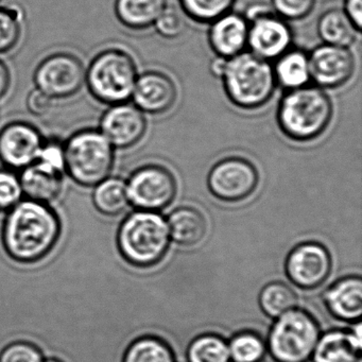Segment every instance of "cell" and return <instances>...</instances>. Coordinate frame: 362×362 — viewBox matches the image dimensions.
<instances>
[{
	"label": "cell",
	"instance_id": "cell-21",
	"mask_svg": "<svg viewBox=\"0 0 362 362\" xmlns=\"http://www.w3.org/2000/svg\"><path fill=\"white\" fill-rule=\"evenodd\" d=\"M168 6V0H116L115 16L130 30L143 31L153 27Z\"/></svg>",
	"mask_w": 362,
	"mask_h": 362
},
{
	"label": "cell",
	"instance_id": "cell-34",
	"mask_svg": "<svg viewBox=\"0 0 362 362\" xmlns=\"http://www.w3.org/2000/svg\"><path fill=\"white\" fill-rule=\"evenodd\" d=\"M273 10L287 22H298L310 16L315 0H271Z\"/></svg>",
	"mask_w": 362,
	"mask_h": 362
},
{
	"label": "cell",
	"instance_id": "cell-40",
	"mask_svg": "<svg viewBox=\"0 0 362 362\" xmlns=\"http://www.w3.org/2000/svg\"><path fill=\"white\" fill-rule=\"evenodd\" d=\"M226 59H222L219 58V57H216L215 60H214L211 64V74H213V75H215L216 77H221L222 71H223L224 65H226Z\"/></svg>",
	"mask_w": 362,
	"mask_h": 362
},
{
	"label": "cell",
	"instance_id": "cell-28",
	"mask_svg": "<svg viewBox=\"0 0 362 362\" xmlns=\"http://www.w3.org/2000/svg\"><path fill=\"white\" fill-rule=\"evenodd\" d=\"M298 298L296 292L281 281L264 286L259 294V305L268 317H281L284 313L296 308Z\"/></svg>",
	"mask_w": 362,
	"mask_h": 362
},
{
	"label": "cell",
	"instance_id": "cell-31",
	"mask_svg": "<svg viewBox=\"0 0 362 362\" xmlns=\"http://www.w3.org/2000/svg\"><path fill=\"white\" fill-rule=\"evenodd\" d=\"M22 35L20 12L13 8H0V54H9L16 49Z\"/></svg>",
	"mask_w": 362,
	"mask_h": 362
},
{
	"label": "cell",
	"instance_id": "cell-26",
	"mask_svg": "<svg viewBox=\"0 0 362 362\" xmlns=\"http://www.w3.org/2000/svg\"><path fill=\"white\" fill-rule=\"evenodd\" d=\"M124 362H175V357L162 339L146 336L131 343L124 353Z\"/></svg>",
	"mask_w": 362,
	"mask_h": 362
},
{
	"label": "cell",
	"instance_id": "cell-4",
	"mask_svg": "<svg viewBox=\"0 0 362 362\" xmlns=\"http://www.w3.org/2000/svg\"><path fill=\"white\" fill-rule=\"evenodd\" d=\"M117 243L129 264L139 268L154 266L164 257L170 243L167 220L158 211L136 209L122 221Z\"/></svg>",
	"mask_w": 362,
	"mask_h": 362
},
{
	"label": "cell",
	"instance_id": "cell-33",
	"mask_svg": "<svg viewBox=\"0 0 362 362\" xmlns=\"http://www.w3.org/2000/svg\"><path fill=\"white\" fill-rule=\"evenodd\" d=\"M35 163L48 170L65 175L64 141L56 137L44 139Z\"/></svg>",
	"mask_w": 362,
	"mask_h": 362
},
{
	"label": "cell",
	"instance_id": "cell-27",
	"mask_svg": "<svg viewBox=\"0 0 362 362\" xmlns=\"http://www.w3.org/2000/svg\"><path fill=\"white\" fill-rule=\"evenodd\" d=\"M187 359L188 362H230L228 343L218 334H201L188 346Z\"/></svg>",
	"mask_w": 362,
	"mask_h": 362
},
{
	"label": "cell",
	"instance_id": "cell-8",
	"mask_svg": "<svg viewBox=\"0 0 362 362\" xmlns=\"http://www.w3.org/2000/svg\"><path fill=\"white\" fill-rule=\"evenodd\" d=\"M126 184L130 204L143 211H162L173 202L177 194V179L162 165L139 167L126 180Z\"/></svg>",
	"mask_w": 362,
	"mask_h": 362
},
{
	"label": "cell",
	"instance_id": "cell-1",
	"mask_svg": "<svg viewBox=\"0 0 362 362\" xmlns=\"http://www.w3.org/2000/svg\"><path fill=\"white\" fill-rule=\"evenodd\" d=\"M60 234V218L50 205L24 198L7 213L4 247L16 262L33 264L54 250Z\"/></svg>",
	"mask_w": 362,
	"mask_h": 362
},
{
	"label": "cell",
	"instance_id": "cell-18",
	"mask_svg": "<svg viewBox=\"0 0 362 362\" xmlns=\"http://www.w3.org/2000/svg\"><path fill=\"white\" fill-rule=\"evenodd\" d=\"M361 324L353 330L334 329L320 336L313 362H358L361 354Z\"/></svg>",
	"mask_w": 362,
	"mask_h": 362
},
{
	"label": "cell",
	"instance_id": "cell-12",
	"mask_svg": "<svg viewBox=\"0 0 362 362\" xmlns=\"http://www.w3.org/2000/svg\"><path fill=\"white\" fill-rule=\"evenodd\" d=\"M44 139L29 122H9L0 130V162L5 168L21 173L35 164Z\"/></svg>",
	"mask_w": 362,
	"mask_h": 362
},
{
	"label": "cell",
	"instance_id": "cell-5",
	"mask_svg": "<svg viewBox=\"0 0 362 362\" xmlns=\"http://www.w3.org/2000/svg\"><path fill=\"white\" fill-rule=\"evenodd\" d=\"M65 175L84 188H93L113 173L115 151L99 129L86 128L64 141Z\"/></svg>",
	"mask_w": 362,
	"mask_h": 362
},
{
	"label": "cell",
	"instance_id": "cell-19",
	"mask_svg": "<svg viewBox=\"0 0 362 362\" xmlns=\"http://www.w3.org/2000/svg\"><path fill=\"white\" fill-rule=\"evenodd\" d=\"M326 307L337 319L359 322L362 315V281L359 276L340 279L326 291Z\"/></svg>",
	"mask_w": 362,
	"mask_h": 362
},
{
	"label": "cell",
	"instance_id": "cell-3",
	"mask_svg": "<svg viewBox=\"0 0 362 362\" xmlns=\"http://www.w3.org/2000/svg\"><path fill=\"white\" fill-rule=\"evenodd\" d=\"M220 79L230 103L245 111L264 107L277 86L270 62L247 52L226 60Z\"/></svg>",
	"mask_w": 362,
	"mask_h": 362
},
{
	"label": "cell",
	"instance_id": "cell-30",
	"mask_svg": "<svg viewBox=\"0 0 362 362\" xmlns=\"http://www.w3.org/2000/svg\"><path fill=\"white\" fill-rule=\"evenodd\" d=\"M230 361L260 362L267 351V344L259 334L241 332L235 334L228 343Z\"/></svg>",
	"mask_w": 362,
	"mask_h": 362
},
{
	"label": "cell",
	"instance_id": "cell-2",
	"mask_svg": "<svg viewBox=\"0 0 362 362\" xmlns=\"http://www.w3.org/2000/svg\"><path fill=\"white\" fill-rule=\"evenodd\" d=\"M334 116L329 95L319 86H308L286 90L279 103L276 122L290 141L309 143L321 137Z\"/></svg>",
	"mask_w": 362,
	"mask_h": 362
},
{
	"label": "cell",
	"instance_id": "cell-32",
	"mask_svg": "<svg viewBox=\"0 0 362 362\" xmlns=\"http://www.w3.org/2000/svg\"><path fill=\"white\" fill-rule=\"evenodd\" d=\"M23 199L20 175L11 169H0V213H8Z\"/></svg>",
	"mask_w": 362,
	"mask_h": 362
},
{
	"label": "cell",
	"instance_id": "cell-11",
	"mask_svg": "<svg viewBox=\"0 0 362 362\" xmlns=\"http://www.w3.org/2000/svg\"><path fill=\"white\" fill-rule=\"evenodd\" d=\"M249 22L247 47L264 60H275L291 48L293 33L287 21L264 6H253L247 16Z\"/></svg>",
	"mask_w": 362,
	"mask_h": 362
},
{
	"label": "cell",
	"instance_id": "cell-16",
	"mask_svg": "<svg viewBox=\"0 0 362 362\" xmlns=\"http://www.w3.org/2000/svg\"><path fill=\"white\" fill-rule=\"evenodd\" d=\"M131 99L143 113L162 115L177 103V84L162 71H145L137 77Z\"/></svg>",
	"mask_w": 362,
	"mask_h": 362
},
{
	"label": "cell",
	"instance_id": "cell-10",
	"mask_svg": "<svg viewBox=\"0 0 362 362\" xmlns=\"http://www.w3.org/2000/svg\"><path fill=\"white\" fill-rule=\"evenodd\" d=\"M259 181L255 165L241 156H228L218 160L206 177L211 196L228 203L241 202L251 197Z\"/></svg>",
	"mask_w": 362,
	"mask_h": 362
},
{
	"label": "cell",
	"instance_id": "cell-6",
	"mask_svg": "<svg viewBox=\"0 0 362 362\" xmlns=\"http://www.w3.org/2000/svg\"><path fill=\"white\" fill-rule=\"evenodd\" d=\"M137 77L134 59L119 48L99 52L86 69L88 93L107 107L130 101Z\"/></svg>",
	"mask_w": 362,
	"mask_h": 362
},
{
	"label": "cell",
	"instance_id": "cell-7",
	"mask_svg": "<svg viewBox=\"0 0 362 362\" xmlns=\"http://www.w3.org/2000/svg\"><path fill=\"white\" fill-rule=\"evenodd\" d=\"M321 332L315 317L293 308L276 317L269 334L267 349L276 362H307Z\"/></svg>",
	"mask_w": 362,
	"mask_h": 362
},
{
	"label": "cell",
	"instance_id": "cell-39",
	"mask_svg": "<svg viewBox=\"0 0 362 362\" xmlns=\"http://www.w3.org/2000/svg\"><path fill=\"white\" fill-rule=\"evenodd\" d=\"M11 86V73L4 61L0 60V99H3L9 92Z\"/></svg>",
	"mask_w": 362,
	"mask_h": 362
},
{
	"label": "cell",
	"instance_id": "cell-38",
	"mask_svg": "<svg viewBox=\"0 0 362 362\" xmlns=\"http://www.w3.org/2000/svg\"><path fill=\"white\" fill-rule=\"evenodd\" d=\"M344 13L360 33L362 28V0H344Z\"/></svg>",
	"mask_w": 362,
	"mask_h": 362
},
{
	"label": "cell",
	"instance_id": "cell-17",
	"mask_svg": "<svg viewBox=\"0 0 362 362\" xmlns=\"http://www.w3.org/2000/svg\"><path fill=\"white\" fill-rule=\"evenodd\" d=\"M249 22L243 14L230 11L209 24V44L216 57L228 59L247 47Z\"/></svg>",
	"mask_w": 362,
	"mask_h": 362
},
{
	"label": "cell",
	"instance_id": "cell-14",
	"mask_svg": "<svg viewBox=\"0 0 362 362\" xmlns=\"http://www.w3.org/2000/svg\"><path fill=\"white\" fill-rule=\"evenodd\" d=\"M308 56L311 81L323 90L342 88L355 73V57L349 48L323 44Z\"/></svg>",
	"mask_w": 362,
	"mask_h": 362
},
{
	"label": "cell",
	"instance_id": "cell-20",
	"mask_svg": "<svg viewBox=\"0 0 362 362\" xmlns=\"http://www.w3.org/2000/svg\"><path fill=\"white\" fill-rule=\"evenodd\" d=\"M65 177L66 175L48 170L37 163L30 165L20 173L24 198L50 204L62 196Z\"/></svg>",
	"mask_w": 362,
	"mask_h": 362
},
{
	"label": "cell",
	"instance_id": "cell-22",
	"mask_svg": "<svg viewBox=\"0 0 362 362\" xmlns=\"http://www.w3.org/2000/svg\"><path fill=\"white\" fill-rule=\"evenodd\" d=\"M276 84L286 90L308 86L311 81L309 56L304 50L288 49L272 65Z\"/></svg>",
	"mask_w": 362,
	"mask_h": 362
},
{
	"label": "cell",
	"instance_id": "cell-37",
	"mask_svg": "<svg viewBox=\"0 0 362 362\" xmlns=\"http://www.w3.org/2000/svg\"><path fill=\"white\" fill-rule=\"evenodd\" d=\"M54 99L50 98L45 93L37 88L29 93L26 100L27 109L35 117H43L47 115L54 107Z\"/></svg>",
	"mask_w": 362,
	"mask_h": 362
},
{
	"label": "cell",
	"instance_id": "cell-24",
	"mask_svg": "<svg viewBox=\"0 0 362 362\" xmlns=\"http://www.w3.org/2000/svg\"><path fill=\"white\" fill-rule=\"evenodd\" d=\"M317 33L323 44L345 48L355 44L359 35L346 14L340 9L324 12L317 21Z\"/></svg>",
	"mask_w": 362,
	"mask_h": 362
},
{
	"label": "cell",
	"instance_id": "cell-25",
	"mask_svg": "<svg viewBox=\"0 0 362 362\" xmlns=\"http://www.w3.org/2000/svg\"><path fill=\"white\" fill-rule=\"evenodd\" d=\"M93 188V204L107 217L120 215L130 205L126 180L122 177L110 175Z\"/></svg>",
	"mask_w": 362,
	"mask_h": 362
},
{
	"label": "cell",
	"instance_id": "cell-15",
	"mask_svg": "<svg viewBox=\"0 0 362 362\" xmlns=\"http://www.w3.org/2000/svg\"><path fill=\"white\" fill-rule=\"evenodd\" d=\"M332 270L329 252L321 243H304L294 247L286 260L290 281L303 289H315L327 279Z\"/></svg>",
	"mask_w": 362,
	"mask_h": 362
},
{
	"label": "cell",
	"instance_id": "cell-23",
	"mask_svg": "<svg viewBox=\"0 0 362 362\" xmlns=\"http://www.w3.org/2000/svg\"><path fill=\"white\" fill-rule=\"evenodd\" d=\"M170 239L180 245L192 247L204 239L207 224L204 216L194 207L175 209L167 219Z\"/></svg>",
	"mask_w": 362,
	"mask_h": 362
},
{
	"label": "cell",
	"instance_id": "cell-9",
	"mask_svg": "<svg viewBox=\"0 0 362 362\" xmlns=\"http://www.w3.org/2000/svg\"><path fill=\"white\" fill-rule=\"evenodd\" d=\"M33 81L54 101L73 98L86 86V67L75 54L57 52L40 62Z\"/></svg>",
	"mask_w": 362,
	"mask_h": 362
},
{
	"label": "cell",
	"instance_id": "cell-41",
	"mask_svg": "<svg viewBox=\"0 0 362 362\" xmlns=\"http://www.w3.org/2000/svg\"><path fill=\"white\" fill-rule=\"evenodd\" d=\"M43 362H62V361H60V360H58V359H48V360H46V361H44V360H43Z\"/></svg>",
	"mask_w": 362,
	"mask_h": 362
},
{
	"label": "cell",
	"instance_id": "cell-13",
	"mask_svg": "<svg viewBox=\"0 0 362 362\" xmlns=\"http://www.w3.org/2000/svg\"><path fill=\"white\" fill-rule=\"evenodd\" d=\"M147 118L134 103L109 105L99 122V131L115 150H128L141 143L147 132Z\"/></svg>",
	"mask_w": 362,
	"mask_h": 362
},
{
	"label": "cell",
	"instance_id": "cell-35",
	"mask_svg": "<svg viewBox=\"0 0 362 362\" xmlns=\"http://www.w3.org/2000/svg\"><path fill=\"white\" fill-rule=\"evenodd\" d=\"M153 27L156 33L164 39L175 40L185 33L186 22L183 16L175 7L168 5L156 20Z\"/></svg>",
	"mask_w": 362,
	"mask_h": 362
},
{
	"label": "cell",
	"instance_id": "cell-36",
	"mask_svg": "<svg viewBox=\"0 0 362 362\" xmlns=\"http://www.w3.org/2000/svg\"><path fill=\"white\" fill-rule=\"evenodd\" d=\"M0 362H43V355L31 343L16 342L4 349L0 354Z\"/></svg>",
	"mask_w": 362,
	"mask_h": 362
},
{
	"label": "cell",
	"instance_id": "cell-29",
	"mask_svg": "<svg viewBox=\"0 0 362 362\" xmlns=\"http://www.w3.org/2000/svg\"><path fill=\"white\" fill-rule=\"evenodd\" d=\"M186 16L201 24H211L232 11L237 0H179Z\"/></svg>",
	"mask_w": 362,
	"mask_h": 362
}]
</instances>
